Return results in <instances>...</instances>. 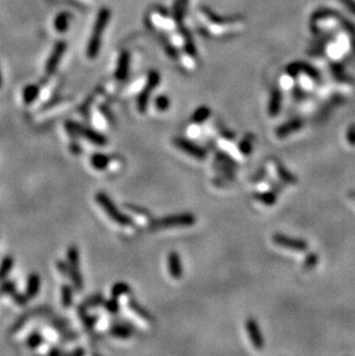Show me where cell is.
<instances>
[{"instance_id":"6da1fadb","label":"cell","mask_w":355,"mask_h":356,"mask_svg":"<svg viewBox=\"0 0 355 356\" xmlns=\"http://www.w3.org/2000/svg\"><path fill=\"white\" fill-rule=\"evenodd\" d=\"M110 17H111V10L109 8H102L99 10L97 19L95 21L94 28H92L90 40H89L88 43V48H87L88 58L95 59L96 57L98 56L102 45L103 33H104L106 27H108Z\"/></svg>"},{"instance_id":"7a4b0ae2","label":"cell","mask_w":355,"mask_h":356,"mask_svg":"<svg viewBox=\"0 0 355 356\" xmlns=\"http://www.w3.org/2000/svg\"><path fill=\"white\" fill-rule=\"evenodd\" d=\"M196 222V217L190 212H181L176 215L166 216L162 219L152 220L150 224L151 231L169 230L175 227H188L194 225Z\"/></svg>"},{"instance_id":"3957f363","label":"cell","mask_w":355,"mask_h":356,"mask_svg":"<svg viewBox=\"0 0 355 356\" xmlns=\"http://www.w3.org/2000/svg\"><path fill=\"white\" fill-rule=\"evenodd\" d=\"M95 198H96V201H97L98 204L101 205V208L104 210V212L106 213V215L110 217V219L113 220V222L117 223L120 226L133 225V222H132V219H130V217L125 215V213L120 212L118 208H117V205L112 202V199L110 198L105 193L99 191V193L96 194Z\"/></svg>"},{"instance_id":"277c9868","label":"cell","mask_w":355,"mask_h":356,"mask_svg":"<svg viewBox=\"0 0 355 356\" xmlns=\"http://www.w3.org/2000/svg\"><path fill=\"white\" fill-rule=\"evenodd\" d=\"M66 129L69 131L70 134L73 135H79V136H82L88 140L91 143L96 145H99V147H104L108 143V138H106L104 135L99 133V131L92 129V128L84 127L82 124L74 122V121H66Z\"/></svg>"},{"instance_id":"5b68a950","label":"cell","mask_w":355,"mask_h":356,"mask_svg":"<svg viewBox=\"0 0 355 356\" xmlns=\"http://www.w3.org/2000/svg\"><path fill=\"white\" fill-rule=\"evenodd\" d=\"M67 263H68V277L72 279L75 288L79 291L82 290L83 279L80 271V255L79 249L75 245H72L67 250Z\"/></svg>"},{"instance_id":"8992f818","label":"cell","mask_w":355,"mask_h":356,"mask_svg":"<svg viewBox=\"0 0 355 356\" xmlns=\"http://www.w3.org/2000/svg\"><path fill=\"white\" fill-rule=\"evenodd\" d=\"M159 81H161V76H159L158 72L152 70L149 73L147 83L144 85V89L141 91V94L137 97V110L141 113H144L148 109L149 98H150V94L154 91V89L157 87Z\"/></svg>"},{"instance_id":"52a82bcc","label":"cell","mask_w":355,"mask_h":356,"mask_svg":"<svg viewBox=\"0 0 355 356\" xmlns=\"http://www.w3.org/2000/svg\"><path fill=\"white\" fill-rule=\"evenodd\" d=\"M173 144L179 149V150L183 151L184 154L190 156L195 159H205L208 156V151L205 150L204 148H202L201 145L194 143L193 141L188 140V138L184 137H176L173 140Z\"/></svg>"},{"instance_id":"ba28073f","label":"cell","mask_w":355,"mask_h":356,"mask_svg":"<svg viewBox=\"0 0 355 356\" xmlns=\"http://www.w3.org/2000/svg\"><path fill=\"white\" fill-rule=\"evenodd\" d=\"M272 241H273V243L278 245V247H282L284 249H287V250H292V251L302 252V251H306L308 248V244L306 241L301 240V238L287 237V236H285V234H282V233L273 234Z\"/></svg>"},{"instance_id":"9c48e42d","label":"cell","mask_w":355,"mask_h":356,"mask_svg":"<svg viewBox=\"0 0 355 356\" xmlns=\"http://www.w3.org/2000/svg\"><path fill=\"white\" fill-rule=\"evenodd\" d=\"M67 50V43L65 41H58L53 48L51 55H50L48 61L45 65V72L48 75H52L58 68L60 61H61L63 55Z\"/></svg>"},{"instance_id":"30bf717a","label":"cell","mask_w":355,"mask_h":356,"mask_svg":"<svg viewBox=\"0 0 355 356\" xmlns=\"http://www.w3.org/2000/svg\"><path fill=\"white\" fill-rule=\"evenodd\" d=\"M246 331L248 334V338H249L250 343L253 346L256 348V350H263L264 347V338L263 334L261 332L260 326H258V323L255 320V318H248L246 322Z\"/></svg>"},{"instance_id":"8fae6325","label":"cell","mask_w":355,"mask_h":356,"mask_svg":"<svg viewBox=\"0 0 355 356\" xmlns=\"http://www.w3.org/2000/svg\"><path fill=\"white\" fill-rule=\"evenodd\" d=\"M302 126H303L302 120L299 118L289 120V121H286V122H284L283 124H280V126L277 128L276 136L278 138H285L287 136H290L291 134L300 130L301 128H302Z\"/></svg>"},{"instance_id":"7c38bea8","label":"cell","mask_w":355,"mask_h":356,"mask_svg":"<svg viewBox=\"0 0 355 356\" xmlns=\"http://www.w3.org/2000/svg\"><path fill=\"white\" fill-rule=\"evenodd\" d=\"M168 269L173 279H181L183 275L182 262H181L180 255L177 251H171L168 256Z\"/></svg>"},{"instance_id":"4fadbf2b","label":"cell","mask_w":355,"mask_h":356,"mask_svg":"<svg viewBox=\"0 0 355 356\" xmlns=\"http://www.w3.org/2000/svg\"><path fill=\"white\" fill-rule=\"evenodd\" d=\"M301 72L308 74L311 79H318L319 77V74L317 70H316L314 67H311L310 65H307V63H304V62H293V63H291L289 67H287V73L292 76H296V74H299Z\"/></svg>"},{"instance_id":"5bb4252c","label":"cell","mask_w":355,"mask_h":356,"mask_svg":"<svg viewBox=\"0 0 355 356\" xmlns=\"http://www.w3.org/2000/svg\"><path fill=\"white\" fill-rule=\"evenodd\" d=\"M273 166H275L277 176H278L279 179L282 180V182L289 183V184H296L297 183L296 177L293 176V174L291 173L285 166H284V164L282 162H279L278 159H273Z\"/></svg>"},{"instance_id":"9a60e30c","label":"cell","mask_w":355,"mask_h":356,"mask_svg":"<svg viewBox=\"0 0 355 356\" xmlns=\"http://www.w3.org/2000/svg\"><path fill=\"white\" fill-rule=\"evenodd\" d=\"M129 70V53L127 51H123L120 56L118 60V65H117L116 69V79L118 81H123L128 75Z\"/></svg>"},{"instance_id":"2e32d148","label":"cell","mask_w":355,"mask_h":356,"mask_svg":"<svg viewBox=\"0 0 355 356\" xmlns=\"http://www.w3.org/2000/svg\"><path fill=\"white\" fill-rule=\"evenodd\" d=\"M282 103H283V95L282 91L278 89H273L270 96L268 112L270 117H276L282 110Z\"/></svg>"},{"instance_id":"e0dca14e","label":"cell","mask_w":355,"mask_h":356,"mask_svg":"<svg viewBox=\"0 0 355 356\" xmlns=\"http://www.w3.org/2000/svg\"><path fill=\"white\" fill-rule=\"evenodd\" d=\"M41 290V277L37 273H31L28 277L27 286H26V295L28 298H34L40 293Z\"/></svg>"},{"instance_id":"ac0fdd59","label":"cell","mask_w":355,"mask_h":356,"mask_svg":"<svg viewBox=\"0 0 355 356\" xmlns=\"http://www.w3.org/2000/svg\"><path fill=\"white\" fill-rule=\"evenodd\" d=\"M72 20V14L68 12H61L56 16L55 21H53V26H55L56 31L59 34H63L68 29L69 22Z\"/></svg>"},{"instance_id":"d6986e66","label":"cell","mask_w":355,"mask_h":356,"mask_svg":"<svg viewBox=\"0 0 355 356\" xmlns=\"http://www.w3.org/2000/svg\"><path fill=\"white\" fill-rule=\"evenodd\" d=\"M128 307L130 309V311L134 312L135 315L137 317H140L141 319H143L144 322L147 323H152L154 322V317H152L149 312L147 311V309L142 307V305L138 303V302L135 300V298H130L128 302Z\"/></svg>"},{"instance_id":"ffe728a7","label":"cell","mask_w":355,"mask_h":356,"mask_svg":"<svg viewBox=\"0 0 355 356\" xmlns=\"http://www.w3.org/2000/svg\"><path fill=\"white\" fill-rule=\"evenodd\" d=\"M202 10H203L205 16H207L209 20L212 21V22H215V23H218V24L232 23V22H236V21L242 20V16H229V17L218 16L217 14H215L210 8H207V7H203Z\"/></svg>"},{"instance_id":"44dd1931","label":"cell","mask_w":355,"mask_h":356,"mask_svg":"<svg viewBox=\"0 0 355 356\" xmlns=\"http://www.w3.org/2000/svg\"><path fill=\"white\" fill-rule=\"evenodd\" d=\"M254 197L257 202L262 203L263 205L272 206L277 202V191L273 189H270L268 191H260V193L255 194Z\"/></svg>"},{"instance_id":"7402d4cb","label":"cell","mask_w":355,"mask_h":356,"mask_svg":"<svg viewBox=\"0 0 355 356\" xmlns=\"http://www.w3.org/2000/svg\"><path fill=\"white\" fill-rule=\"evenodd\" d=\"M38 95H40V87L36 84H28L26 88L23 89L22 92V98L24 104L30 105L36 101L38 98Z\"/></svg>"},{"instance_id":"603a6c76","label":"cell","mask_w":355,"mask_h":356,"mask_svg":"<svg viewBox=\"0 0 355 356\" xmlns=\"http://www.w3.org/2000/svg\"><path fill=\"white\" fill-rule=\"evenodd\" d=\"M133 332L134 331L132 330V327L126 325V324H116L111 329V334L118 339H128L132 337Z\"/></svg>"},{"instance_id":"cb8c5ba5","label":"cell","mask_w":355,"mask_h":356,"mask_svg":"<svg viewBox=\"0 0 355 356\" xmlns=\"http://www.w3.org/2000/svg\"><path fill=\"white\" fill-rule=\"evenodd\" d=\"M90 163L92 167L97 171H104L108 169L110 164V158L103 154H94L90 158Z\"/></svg>"},{"instance_id":"d4e9b609","label":"cell","mask_w":355,"mask_h":356,"mask_svg":"<svg viewBox=\"0 0 355 356\" xmlns=\"http://www.w3.org/2000/svg\"><path fill=\"white\" fill-rule=\"evenodd\" d=\"M254 135L248 134L242 141L237 144V149H239L240 154L242 156H249L254 149Z\"/></svg>"},{"instance_id":"484cf974","label":"cell","mask_w":355,"mask_h":356,"mask_svg":"<svg viewBox=\"0 0 355 356\" xmlns=\"http://www.w3.org/2000/svg\"><path fill=\"white\" fill-rule=\"evenodd\" d=\"M180 29H181V33H182V36H183L184 49H186V52L191 57H196L197 56V50H196V46H195L194 42H193V38H191V36H190V33L187 29H184V28H182V27H181Z\"/></svg>"},{"instance_id":"4316f807","label":"cell","mask_w":355,"mask_h":356,"mask_svg":"<svg viewBox=\"0 0 355 356\" xmlns=\"http://www.w3.org/2000/svg\"><path fill=\"white\" fill-rule=\"evenodd\" d=\"M188 0H176L175 7H173V16H175L176 21L179 24L182 22L184 14H186V7H187Z\"/></svg>"},{"instance_id":"83f0119b","label":"cell","mask_w":355,"mask_h":356,"mask_svg":"<svg viewBox=\"0 0 355 356\" xmlns=\"http://www.w3.org/2000/svg\"><path fill=\"white\" fill-rule=\"evenodd\" d=\"M210 113L211 111L208 106H201V108H198L196 111L194 112V115L191 116V121H193L194 123L204 122V121L210 117Z\"/></svg>"},{"instance_id":"f1b7e54d","label":"cell","mask_w":355,"mask_h":356,"mask_svg":"<svg viewBox=\"0 0 355 356\" xmlns=\"http://www.w3.org/2000/svg\"><path fill=\"white\" fill-rule=\"evenodd\" d=\"M14 259L12 256H6L2 258L1 263H0V280H3L7 277V275L13 269Z\"/></svg>"},{"instance_id":"f546056e","label":"cell","mask_w":355,"mask_h":356,"mask_svg":"<svg viewBox=\"0 0 355 356\" xmlns=\"http://www.w3.org/2000/svg\"><path fill=\"white\" fill-rule=\"evenodd\" d=\"M130 292V287L127 285L126 283H117L113 285L112 290H111V294L113 297H120L122 295L128 294Z\"/></svg>"},{"instance_id":"4dcf8cb0","label":"cell","mask_w":355,"mask_h":356,"mask_svg":"<svg viewBox=\"0 0 355 356\" xmlns=\"http://www.w3.org/2000/svg\"><path fill=\"white\" fill-rule=\"evenodd\" d=\"M215 162L217 163H222L224 164V165H227V166H231L233 167V169H237V164L236 160H234L231 156H229L226 154V152H223V151H218L217 154H216V160Z\"/></svg>"},{"instance_id":"1f68e13d","label":"cell","mask_w":355,"mask_h":356,"mask_svg":"<svg viewBox=\"0 0 355 356\" xmlns=\"http://www.w3.org/2000/svg\"><path fill=\"white\" fill-rule=\"evenodd\" d=\"M61 302L65 308H68L72 305L73 302V292L68 285H63L61 287Z\"/></svg>"},{"instance_id":"d6a6232c","label":"cell","mask_w":355,"mask_h":356,"mask_svg":"<svg viewBox=\"0 0 355 356\" xmlns=\"http://www.w3.org/2000/svg\"><path fill=\"white\" fill-rule=\"evenodd\" d=\"M42 344H43V337H42V334H40L38 332L31 333L29 336V338L27 339L28 347L31 348V350L38 348Z\"/></svg>"},{"instance_id":"836d02e7","label":"cell","mask_w":355,"mask_h":356,"mask_svg":"<svg viewBox=\"0 0 355 356\" xmlns=\"http://www.w3.org/2000/svg\"><path fill=\"white\" fill-rule=\"evenodd\" d=\"M170 104H171V102H170V99H169L168 96H165V95L158 96V97L156 98V101H155L156 109H157L158 111H161V112H164V111H166V110H169Z\"/></svg>"},{"instance_id":"e575fe53","label":"cell","mask_w":355,"mask_h":356,"mask_svg":"<svg viewBox=\"0 0 355 356\" xmlns=\"http://www.w3.org/2000/svg\"><path fill=\"white\" fill-rule=\"evenodd\" d=\"M127 208H128L130 211L134 213V215L140 216L145 220H151L152 219V216L150 215V212H148L147 210L143 209V208L141 209L140 206H136V205H127Z\"/></svg>"},{"instance_id":"d590c367","label":"cell","mask_w":355,"mask_h":356,"mask_svg":"<svg viewBox=\"0 0 355 356\" xmlns=\"http://www.w3.org/2000/svg\"><path fill=\"white\" fill-rule=\"evenodd\" d=\"M105 308L106 310H108L110 314H118L119 311V302H118V298L117 297H111L110 300L105 301Z\"/></svg>"},{"instance_id":"8d00e7d4","label":"cell","mask_w":355,"mask_h":356,"mask_svg":"<svg viewBox=\"0 0 355 356\" xmlns=\"http://www.w3.org/2000/svg\"><path fill=\"white\" fill-rule=\"evenodd\" d=\"M0 293L13 295L14 293H15V286H14V284L10 283V281L3 283V284H1V286H0Z\"/></svg>"},{"instance_id":"74e56055","label":"cell","mask_w":355,"mask_h":356,"mask_svg":"<svg viewBox=\"0 0 355 356\" xmlns=\"http://www.w3.org/2000/svg\"><path fill=\"white\" fill-rule=\"evenodd\" d=\"M316 261H317V257H316L314 254L308 255L306 257V259H304V262H303V266L306 269L314 268V265L316 264Z\"/></svg>"},{"instance_id":"f35d334b","label":"cell","mask_w":355,"mask_h":356,"mask_svg":"<svg viewBox=\"0 0 355 356\" xmlns=\"http://www.w3.org/2000/svg\"><path fill=\"white\" fill-rule=\"evenodd\" d=\"M103 297H101V295H96V297H91L90 300L87 301V304L89 305V307H95V305H99L103 303Z\"/></svg>"},{"instance_id":"ab89813d","label":"cell","mask_w":355,"mask_h":356,"mask_svg":"<svg viewBox=\"0 0 355 356\" xmlns=\"http://www.w3.org/2000/svg\"><path fill=\"white\" fill-rule=\"evenodd\" d=\"M340 1H342L344 5L347 7V9H349L350 12L355 14V1L354 0H340Z\"/></svg>"},{"instance_id":"60d3db41","label":"cell","mask_w":355,"mask_h":356,"mask_svg":"<svg viewBox=\"0 0 355 356\" xmlns=\"http://www.w3.org/2000/svg\"><path fill=\"white\" fill-rule=\"evenodd\" d=\"M265 177H266V170L263 169V170L258 171V173L253 178V180H254V182H258V181L263 180Z\"/></svg>"},{"instance_id":"b9f144b4","label":"cell","mask_w":355,"mask_h":356,"mask_svg":"<svg viewBox=\"0 0 355 356\" xmlns=\"http://www.w3.org/2000/svg\"><path fill=\"white\" fill-rule=\"evenodd\" d=\"M222 136H223V137H225L226 140H229V141H233V140H236V134L231 133V131H227V130H224V131H222Z\"/></svg>"},{"instance_id":"7bdbcfd3","label":"cell","mask_w":355,"mask_h":356,"mask_svg":"<svg viewBox=\"0 0 355 356\" xmlns=\"http://www.w3.org/2000/svg\"><path fill=\"white\" fill-rule=\"evenodd\" d=\"M0 87H1V74H0Z\"/></svg>"}]
</instances>
